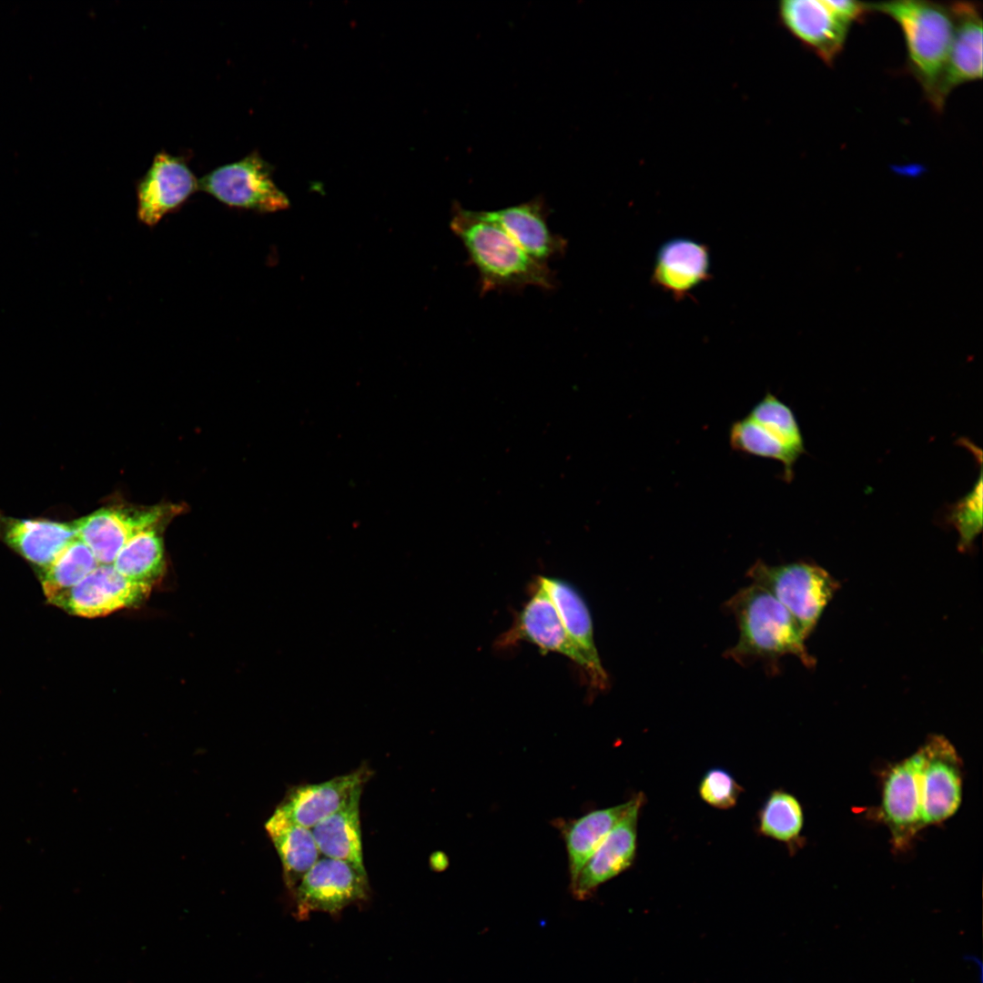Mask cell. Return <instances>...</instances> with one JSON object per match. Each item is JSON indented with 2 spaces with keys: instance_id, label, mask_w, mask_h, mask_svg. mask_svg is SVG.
<instances>
[{
  "instance_id": "obj_8",
  "label": "cell",
  "mask_w": 983,
  "mask_h": 983,
  "mask_svg": "<svg viewBox=\"0 0 983 983\" xmlns=\"http://www.w3.org/2000/svg\"><path fill=\"white\" fill-rule=\"evenodd\" d=\"M370 890L367 873L351 865L320 856L304 875L295 891L300 917L313 911L336 913L367 897Z\"/></svg>"
},
{
  "instance_id": "obj_6",
  "label": "cell",
  "mask_w": 983,
  "mask_h": 983,
  "mask_svg": "<svg viewBox=\"0 0 983 983\" xmlns=\"http://www.w3.org/2000/svg\"><path fill=\"white\" fill-rule=\"evenodd\" d=\"M922 827L940 824L956 814L962 801L961 760L945 736L932 735L920 747Z\"/></svg>"
},
{
  "instance_id": "obj_15",
  "label": "cell",
  "mask_w": 983,
  "mask_h": 983,
  "mask_svg": "<svg viewBox=\"0 0 983 983\" xmlns=\"http://www.w3.org/2000/svg\"><path fill=\"white\" fill-rule=\"evenodd\" d=\"M708 247L693 238L678 237L661 245L655 256L652 283L675 300L691 297L699 285L712 278Z\"/></svg>"
},
{
  "instance_id": "obj_26",
  "label": "cell",
  "mask_w": 983,
  "mask_h": 983,
  "mask_svg": "<svg viewBox=\"0 0 983 983\" xmlns=\"http://www.w3.org/2000/svg\"><path fill=\"white\" fill-rule=\"evenodd\" d=\"M729 441L736 451L782 462L785 480H792L793 467L801 454L749 417L732 424Z\"/></svg>"
},
{
  "instance_id": "obj_9",
  "label": "cell",
  "mask_w": 983,
  "mask_h": 983,
  "mask_svg": "<svg viewBox=\"0 0 983 983\" xmlns=\"http://www.w3.org/2000/svg\"><path fill=\"white\" fill-rule=\"evenodd\" d=\"M920 748L893 765L882 787L879 816L888 827L894 847L904 850L923 828L921 821Z\"/></svg>"
},
{
  "instance_id": "obj_12",
  "label": "cell",
  "mask_w": 983,
  "mask_h": 983,
  "mask_svg": "<svg viewBox=\"0 0 983 983\" xmlns=\"http://www.w3.org/2000/svg\"><path fill=\"white\" fill-rule=\"evenodd\" d=\"M198 189V180L182 157L159 152L137 183V218L153 227Z\"/></svg>"
},
{
  "instance_id": "obj_14",
  "label": "cell",
  "mask_w": 983,
  "mask_h": 983,
  "mask_svg": "<svg viewBox=\"0 0 983 983\" xmlns=\"http://www.w3.org/2000/svg\"><path fill=\"white\" fill-rule=\"evenodd\" d=\"M371 771L362 765L357 770L318 783L295 785L276 807L297 824L312 828L361 796Z\"/></svg>"
},
{
  "instance_id": "obj_25",
  "label": "cell",
  "mask_w": 983,
  "mask_h": 983,
  "mask_svg": "<svg viewBox=\"0 0 983 983\" xmlns=\"http://www.w3.org/2000/svg\"><path fill=\"white\" fill-rule=\"evenodd\" d=\"M112 564L122 575L152 584L165 566L163 543L157 527L133 536L118 552Z\"/></svg>"
},
{
  "instance_id": "obj_11",
  "label": "cell",
  "mask_w": 983,
  "mask_h": 983,
  "mask_svg": "<svg viewBox=\"0 0 983 983\" xmlns=\"http://www.w3.org/2000/svg\"><path fill=\"white\" fill-rule=\"evenodd\" d=\"M173 509H100L73 523L76 538L85 542L99 564H112L118 552L137 533L157 527Z\"/></svg>"
},
{
  "instance_id": "obj_23",
  "label": "cell",
  "mask_w": 983,
  "mask_h": 983,
  "mask_svg": "<svg viewBox=\"0 0 983 983\" xmlns=\"http://www.w3.org/2000/svg\"><path fill=\"white\" fill-rule=\"evenodd\" d=\"M360 796L311 828L321 856L344 861L367 873L360 820Z\"/></svg>"
},
{
  "instance_id": "obj_3",
  "label": "cell",
  "mask_w": 983,
  "mask_h": 983,
  "mask_svg": "<svg viewBox=\"0 0 983 983\" xmlns=\"http://www.w3.org/2000/svg\"><path fill=\"white\" fill-rule=\"evenodd\" d=\"M739 629L737 644L726 655L742 663L750 659L797 656L806 666L814 664L807 653V638L794 616L767 591L753 583L740 589L725 603Z\"/></svg>"
},
{
  "instance_id": "obj_16",
  "label": "cell",
  "mask_w": 983,
  "mask_h": 983,
  "mask_svg": "<svg viewBox=\"0 0 983 983\" xmlns=\"http://www.w3.org/2000/svg\"><path fill=\"white\" fill-rule=\"evenodd\" d=\"M539 582L553 603L569 638L587 663L590 684L604 690L608 685V675L594 644L593 620L584 599L563 579L540 577Z\"/></svg>"
},
{
  "instance_id": "obj_27",
  "label": "cell",
  "mask_w": 983,
  "mask_h": 983,
  "mask_svg": "<svg viewBox=\"0 0 983 983\" xmlns=\"http://www.w3.org/2000/svg\"><path fill=\"white\" fill-rule=\"evenodd\" d=\"M98 564L85 542L78 538L71 541L48 566L38 570L47 600L77 584Z\"/></svg>"
},
{
  "instance_id": "obj_13",
  "label": "cell",
  "mask_w": 983,
  "mask_h": 983,
  "mask_svg": "<svg viewBox=\"0 0 983 983\" xmlns=\"http://www.w3.org/2000/svg\"><path fill=\"white\" fill-rule=\"evenodd\" d=\"M782 25L826 66L843 51L850 26L825 0H784L778 4Z\"/></svg>"
},
{
  "instance_id": "obj_5",
  "label": "cell",
  "mask_w": 983,
  "mask_h": 983,
  "mask_svg": "<svg viewBox=\"0 0 983 983\" xmlns=\"http://www.w3.org/2000/svg\"><path fill=\"white\" fill-rule=\"evenodd\" d=\"M270 170L261 156L252 152L202 177L198 180V189L233 208L259 212L282 210L289 202L274 183Z\"/></svg>"
},
{
  "instance_id": "obj_21",
  "label": "cell",
  "mask_w": 983,
  "mask_h": 983,
  "mask_svg": "<svg viewBox=\"0 0 983 983\" xmlns=\"http://www.w3.org/2000/svg\"><path fill=\"white\" fill-rule=\"evenodd\" d=\"M632 803L633 797L623 804L593 810L575 819L558 818L553 821L566 846L571 882Z\"/></svg>"
},
{
  "instance_id": "obj_29",
  "label": "cell",
  "mask_w": 983,
  "mask_h": 983,
  "mask_svg": "<svg viewBox=\"0 0 983 983\" xmlns=\"http://www.w3.org/2000/svg\"><path fill=\"white\" fill-rule=\"evenodd\" d=\"M948 520L958 532L959 550H968L982 531L981 471L972 490L952 506Z\"/></svg>"
},
{
  "instance_id": "obj_7",
  "label": "cell",
  "mask_w": 983,
  "mask_h": 983,
  "mask_svg": "<svg viewBox=\"0 0 983 983\" xmlns=\"http://www.w3.org/2000/svg\"><path fill=\"white\" fill-rule=\"evenodd\" d=\"M151 589V583L129 579L113 564H98L77 584L48 602L74 615L92 618L138 604Z\"/></svg>"
},
{
  "instance_id": "obj_24",
  "label": "cell",
  "mask_w": 983,
  "mask_h": 983,
  "mask_svg": "<svg viewBox=\"0 0 983 983\" xmlns=\"http://www.w3.org/2000/svg\"><path fill=\"white\" fill-rule=\"evenodd\" d=\"M803 808L798 799L782 789L772 791L757 813L761 836L785 844L795 851L802 843Z\"/></svg>"
},
{
  "instance_id": "obj_28",
  "label": "cell",
  "mask_w": 983,
  "mask_h": 983,
  "mask_svg": "<svg viewBox=\"0 0 983 983\" xmlns=\"http://www.w3.org/2000/svg\"><path fill=\"white\" fill-rule=\"evenodd\" d=\"M747 417L769 430L798 453L804 452L803 436L794 412L772 393H767L759 400Z\"/></svg>"
},
{
  "instance_id": "obj_31",
  "label": "cell",
  "mask_w": 983,
  "mask_h": 983,
  "mask_svg": "<svg viewBox=\"0 0 983 983\" xmlns=\"http://www.w3.org/2000/svg\"><path fill=\"white\" fill-rule=\"evenodd\" d=\"M833 12L847 25L864 21L871 13L870 3L855 0H825Z\"/></svg>"
},
{
  "instance_id": "obj_18",
  "label": "cell",
  "mask_w": 983,
  "mask_h": 983,
  "mask_svg": "<svg viewBox=\"0 0 983 983\" xmlns=\"http://www.w3.org/2000/svg\"><path fill=\"white\" fill-rule=\"evenodd\" d=\"M482 213L497 224L526 254L538 261L547 263L548 259L565 252L567 241L550 229L545 204L539 198Z\"/></svg>"
},
{
  "instance_id": "obj_22",
  "label": "cell",
  "mask_w": 983,
  "mask_h": 983,
  "mask_svg": "<svg viewBox=\"0 0 983 983\" xmlns=\"http://www.w3.org/2000/svg\"><path fill=\"white\" fill-rule=\"evenodd\" d=\"M265 827L280 859L284 882L294 892L321 856L311 829L295 823L278 809Z\"/></svg>"
},
{
  "instance_id": "obj_19",
  "label": "cell",
  "mask_w": 983,
  "mask_h": 983,
  "mask_svg": "<svg viewBox=\"0 0 983 983\" xmlns=\"http://www.w3.org/2000/svg\"><path fill=\"white\" fill-rule=\"evenodd\" d=\"M954 34L942 95L947 101L951 91L965 83L982 78L981 6L973 2L950 4Z\"/></svg>"
},
{
  "instance_id": "obj_10",
  "label": "cell",
  "mask_w": 983,
  "mask_h": 983,
  "mask_svg": "<svg viewBox=\"0 0 983 983\" xmlns=\"http://www.w3.org/2000/svg\"><path fill=\"white\" fill-rule=\"evenodd\" d=\"M645 800L642 793L633 796L627 812L571 882L570 889L576 899L590 898L602 884L631 867L636 856L639 814Z\"/></svg>"
},
{
  "instance_id": "obj_30",
  "label": "cell",
  "mask_w": 983,
  "mask_h": 983,
  "mask_svg": "<svg viewBox=\"0 0 983 983\" xmlns=\"http://www.w3.org/2000/svg\"><path fill=\"white\" fill-rule=\"evenodd\" d=\"M743 791L733 775L723 767L708 769L698 785L700 798L708 806L721 810L735 807Z\"/></svg>"
},
{
  "instance_id": "obj_17",
  "label": "cell",
  "mask_w": 983,
  "mask_h": 983,
  "mask_svg": "<svg viewBox=\"0 0 983 983\" xmlns=\"http://www.w3.org/2000/svg\"><path fill=\"white\" fill-rule=\"evenodd\" d=\"M518 640L528 641L544 652L561 654L580 665L586 674L588 673L586 661L569 638L553 603L540 582L502 644Z\"/></svg>"
},
{
  "instance_id": "obj_2",
  "label": "cell",
  "mask_w": 983,
  "mask_h": 983,
  "mask_svg": "<svg viewBox=\"0 0 983 983\" xmlns=\"http://www.w3.org/2000/svg\"><path fill=\"white\" fill-rule=\"evenodd\" d=\"M870 8L899 25L907 49L906 67L933 110L941 113L946 104L942 86L954 34L950 5L899 0L870 3Z\"/></svg>"
},
{
  "instance_id": "obj_20",
  "label": "cell",
  "mask_w": 983,
  "mask_h": 983,
  "mask_svg": "<svg viewBox=\"0 0 983 983\" xmlns=\"http://www.w3.org/2000/svg\"><path fill=\"white\" fill-rule=\"evenodd\" d=\"M3 539L38 570L48 566L76 538L72 524L46 520L5 519Z\"/></svg>"
},
{
  "instance_id": "obj_4",
  "label": "cell",
  "mask_w": 983,
  "mask_h": 983,
  "mask_svg": "<svg viewBox=\"0 0 983 983\" xmlns=\"http://www.w3.org/2000/svg\"><path fill=\"white\" fill-rule=\"evenodd\" d=\"M746 575L794 616L806 637L838 588V582L825 569L803 562L769 565L756 561Z\"/></svg>"
},
{
  "instance_id": "obj_1",
  "label": "cell",
  "mask_w": 983,
  "mask_h": 983,
  "mask_svg": "<svg viewBox=\"0 0 983 983\" xmlns=\"http://www.w3.org/2000/svg\"><path fill=\"white\" fill-rule=\"evenodd\" d=\"M452 232L461 241L470 262L478 271L481 292L519 290L529 286L552 289L553 271L547 263L526 254L482 211L454 205Z\"/></svg>"
}]
</instances>
